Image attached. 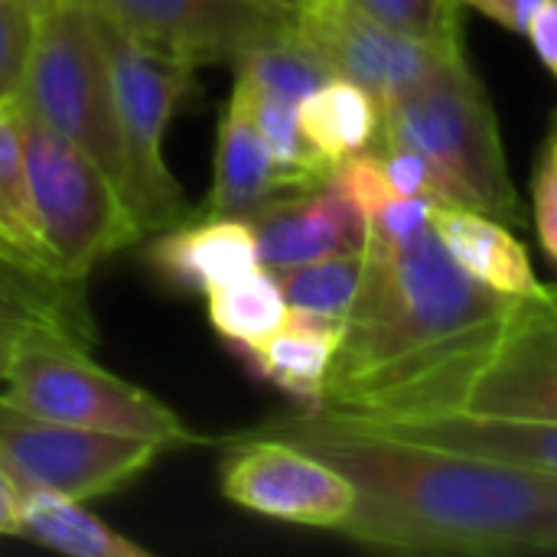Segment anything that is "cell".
<instances>
[{
  "instance_id": "1",
  "label": "cell",
  "mask_w": 557,
  "mask_h": 557,
  "mask_svg": "<svg viewBox=\"0 0 557 557\" xmlns=\"http://www.w3.org/2000/svg\"><path fill=\"white\" fill-rule=\"evenodd\" d=\"M284 437L356 486L339 529L388 552H557V476L490 457L414 444L339 418L304 411L261 428Z\"/></svg>"
},
{
  "instance_id": "2",
  "label": "cell",
  "mask_w": 557,
  "mask_h": 557,
  "mask_svg": "<svg viewBox=\"0 0 557 557\" xmlns=\"http://www.w3.org/2000/svg\"><path fill=\"white\" fill-rule=\"evenodd\" d=\"M509 300L457 264L434 222L395 248L366 245L362 290L346 317L320 411L366 418L392 392L480 339Z\"/></svg>"
},
{
  "instance_id": "3",
  "label": "cell",
  "mask_w": 557,
  "mask_h": 557,
  "mask_svg": "<svg viewBox=\"0 0 557 557\" xmlns=\"http://www.w3.org/2000/svg\"><path fill=\"white\" fill-rule=\"evenodd\" d=\"M476 414L557 424V287L512 297L503 317L356 421Z\"/></svg>"
},
{
  "instance_id": "4",
  "label": "cell",
  "mask_w": 557,
  "mask_h": 557,
  "mask_svg": "<svg viewBox=\"0 0 557 557\" xmlns=\"http://www.w3.org/2000/svg\"><path fill=\"white\" fill-rule=\"evenodd\" d=\"M372 147L418 150L441 180L447 206L519 222L496 114L467 55L450 59L414 91L385 104Z\"/></svg>"
},
{
  "instance_id": "5",
  "label": "cell",
  "mask_w": 557,
  "mask_h": 557,
  "mask_svg": "<svg viewBox=\"0 0 557 557\" xmlns=\"http://www.w3.org/2000/svg\"><path fill=\"white\" fill-rule=\"evenodd\" d=\"M16 101L85 150L127 199L108 55L98 16L88 3L52 0L36 10L33 46Z\"/></svg>"
},
{
  "instance_id": "6",
  "label": "cell",
  "mask_w": 557,
  "mask_h": 557,
  "mask_svg": "<svg viewBox=\"0 0 557 557\" xmlns=\"http://www.w3.org/2000/svg\"><path fill=\"white\" fill-rule=\"evenodd\" d=\"M23 157L46 264L65 281H85L108 255L144 238L114 180L69 137L20 104Z\"/></svg>"
},
{
  "instance_id": "7",
  "label": "cell",
  "mask_w": 557,
  "mask_h": 557,
  "mask_svg": "<svg viewBox=\"0 0 557 557\" xmlns=\"http://www.w3.org/2000/svg\"><path fill=\"white\" fill-rule=\"evenodd\" d=\"M3 382L0 398L36 418L153 441L163 450L199 441L160 398L111 375L85 346L52 333H20Z\"/></svg>"
},
{
  "instance_id": "8",
  "label": "cell",
  "mask_w": 557,
  "mask_h": 557,
  "mask_svg": "<svg viewBox=\"0 0 557 557\" xmlns=\"http://www.w3.org/2000/svg\"><path fill=\"white\" fill-rule=\"evenodd\" d=\"M95 16L108 55L114 121L127 170V206L137 215L140 232L150 235L186 215L183 186L163 160V137L176 104L193 88L196 65L147 46L101 13Z\"/></svg>"
},
{
  "instance_id": "9",
  "label": "cell",
  "mask_w": 557,
  "mask_h": 557,
  "mask_svg": "<svg viewBox=\"0 0 557 557\" xmlns=\"http://www.w3.org/2000/svg\"><path fill=\"white\" fill-rule=\"evenodd\" d=\"M160 450L153 441L36 418L0 398V467L20 493L52 490L82 503L98 499L127 486Z\"/></svg>"
},
{
  "instance_id": "10",
  "label": "cell",
  "mask_w": 557,
  "mask_h": 557,
  "mask_svg": "<svg viewBox=\"0 0 557 557\" xmlns=\"http://www.w3.org/2000/svg\"><path fill=\"white\" fill-rule=\"evenodd\" d=\"M219 476L238 509L294 525L339 532L356 509V486L336 467L274 434L235 441Z\"/></svg>"
},
{
  "instance_id": "11",
  "label": "cell",
  "mask_w": 557,
  "mask_h": 557,
  "mask_svg": "<svg viewBox=\"0 0 557 557\" xmlns=\"http://www.w3.org/2000/svg\"><path fill=\"white\" fill-rule=\"evenodd\" d=\"M104 20L189 65L238 62L300 16L261 0H82Z\"/></svg>"
},
{
  "instance_id": "12",
  "label": "cell",
  "mask_w": 557,
  "mask_h": 557,
  "mask_svg": "<svg viewBox=\"0 0 557 557\" xmlns=\"http://www.w3.org/2000/svg\"><path fill=\"white\" fill-rule=\"evenodd\" d=\"M300 29L323 49L336 75L362 85L382 108L414 91L441 65L463 55V46L447 49L405 36L349 0H317L300 13Z\"/></svg>"
},
{
  "instance_id": "13",
  "label": "cell",
  "mask_w": 557,
  "mask_h": 557,
  "mask_svg": "<svg viewBox=\"0 0 557 557\" xmlns=\"http://www.w3.org/2000/svg\"><path fill=\"white\" fill-rule=\"evenodd\" d=\"M264 271H284L343 251H362L369 228L356 206L330 183L274 196L248 215Z\"/></svg>"
},
{
  "instance_id": "14",
  "label": "cell",
  "mask_w": 557,
  "mask_h": 557,
  "mask_svg": "<svg viewBox=\"0 0 557 557\" xmlns=\"http://www.w3.org/2000/svg\"><path fill=\"white\" fill-rule=\"evenodd\" d=\"M150 271L176 290H212L261 271L258 238L248 219L206 215L170 225L147 248Z\"/></svg>"
},
{
  "instance_id": "15",
  "label": "cell",
  "mask_w": 557,
  "mask_h": 557,
  "mask_svg": "<svg viewBox=\"0 0 557 557\" xmlns=\"http://www.w3.org/2000/svg\"><path fill=\"white\" fill-rule=\"evenodd\" d=\"M343 336L346 320L287 310L284 323L274 333L258 343L235 346V352L255 379L274 385L304 411H320Z\"/></svg>"
},
{
  "instance_id": "16",
  "label": "cell",
  "mask_w": 557,
  "mask_h": 557,
  "mask_svg": "<svg viewBox=\"0 0 557 557\" xmlns=\"http://www.w3.org/2000/svg\"><path fill=\"white\" fill-rule=\"evenodd\" d=\"M359 424H369V428L385 431V434L401 437V441L463 450V454H476V457H490V460L512 463V467H522V470H539V473L557 476V424H552V421L434 414V418L359 421Z\"/></svg>"
},
{
  "instance_id": "17",
  "label": "cell",
  "mask_w": 557,
  "mask_h": 557,
  "mask_svg": "<svg viewBox=\"0 0 557 557\" xmlns=\"http://www.w3.org/2000/svg\"><path fill=\"white\" fill-rule=\"evenodd\" d=\"M277 193H284V183L255 124L248 91L242 82H235L225 101L222 121H219L215 176H212V193L206 199V209L209 215L248 219L258 206H264Z\"/></svg>"
},
{
  "instance_id": "18",
  "label": "cell",
  "mask_w": 557,
  "mask_h": 557,
  "mask_svg": "<svg viewBox=\"0 0 557 557\" xmlns=\"http://www.w3.org/2000/svg\"><path fill=\"white\" fill-rule=\"evenodd\" d=\"M0 326L16 333H52L85 349L95 339L82 281H65L7 245H0Z\"/></svg>"
},
{
  "instance_id": "19",
  "label": "cell",
  "mask_w": 557,
  "mask_h": 557,
  "mask_svg": "<svg viewBox=\"0 0 557 557\" xmlns=\"http://www.w3.org/2000/svg\"><path fill=\"white\" fill-rule=\"evenodd\" d=\"M434 232L457 264L473 274L480 284L503 297H522L539 287L525 245L509 235L499 219H490L473 209L447 206L434 212Z\"/></svg>"
},
{
  "instance_id": "20",
  "label": "cell",
  "mask_w": 557,
  "mask_h": 557,
  "mask_svg": "<svg viewBox=\"0 0 557 557\" xmlns=\"http://www.w3.org/2000/svg\"><path fill=\"white\" fill-rule=\"evenodd\" d=\"M16 535L72 557H150L147 548L91 516L82 499L52 490L20 493Z\"/></svg>"
},
{
  "instance_id": "21",
  "label": "cell",
  "mask_w": 557,
  "mask_h": 557,
  "mask_svg": "<svg viewBox=\"0 0 557 557\" xmlns=\"http://www.w3.org/2000/svg\"><path fill=\"white\" fill-rule=\"evenodd\" d=\"M307 144L333 166L349 153L369 150L379 137L382 104L356 82L333 75L297 104Z\"/></svg>"
},
{
  "instance_id": "22",
  "label": "cell",
  "mask_w": 557,
  "mask_h": 557,
  "mask_svg": "<svg viewBox=\"0 0 557 557\" xmlns=\"http://www.w3.org/2000/svg\"><path fill=\"white\" fill-rule=\"evenodd\" d=\"M336 75L323 49L300 29V20L258 46H251L235 62V78L261 95H274L284 101L300 104L307 95H313L320 85H326Z\"/></svg>"
},
{
  "instance_id": "23",
  "label": "cell",
  "mask_w": 557,
  "mask_h": 557,
  "mask_svg": "<svg viewBox=\"0 0 557 557\" xmlns=\"http://www.w3.org/2000/svg\"><path fill=\"white\" fill-rule=\"evenodd\" d=\"M287 300L271 271H255L232 284L206 290V313L212 330L235 349L264 339L287 317Z\"/></svg>"
},
{
  "instance_id": "24",
  "label": "cell",
  "mask_w": 557,
  "mask_h": 557,
  "mask_svg": "<svg viewBox=\"0 0 557 557\" xmlns=\"http://www.w3.org/2000/svg\"><path fill=\"white\" fill-rule=\"evenodd\" d=\"M0 245L20 251L29 261L46 264L36 215H33V199H29L23 131H20V101L16 98L0 101Z\"/></svg>"
},
{
  "instance_id": "25",
  "label": "cell",
  "mask_w": 557,
  "mask_h": 557,
  "mask_svg": "<svg viewBox=\"0 0 557 557\" xmlns=\"http://www.w3.org/2000/svg\"><path fill=\"white\" fill-rule=\"evenodd\" d=\"M281 284V294L290 310L317 313L346 320L366 277V248L362 251H343L320 261H307L297 268L271 271Z\"/></svg>"
},
{
  "instance_id": "26",
  "label": "cell",
  "mask_w": 557,
  "mask_h": 557,
  "mask_svg": "<svg viewBox=\"0 0 557 557\" xmlns=\"http://www.w3.org/2000/svg\"><path fill=\"white\" fill-rule=\"evenodd\" d=\"M238 82V78H235ZM245 85V82H242ZM248 101H251V114L255 124L268 144V153L277 166V176L284 183V189H313L323 186L330 176V163L307 144L300 121H297V104L274 98V95H261L255 88H248Z\"/></svg>"
},
{
  "instance_id": "27",
  "label": "cell",
  "mask_w": 557,
  "mask_h": 557,
  "mask_svg": "<svg viewBox=\"0 0 557 557\" xmlns=\"http://www.w3.org/2000/svg\"><path fill=\"white\" fill-rule=\"evenodd\" d=\"M366 16L414 36L421 42L457 49L460 39V0H349Z\"/></svg>"
},
{
  "instance_id": "28",
  "label": "cell",
  "mask_w": 557,
  "mask_h": 557,
  "mask_svg": "<svg viewBox=\"0 0 557 557\" xmlns=\"http://www.w3.org/2000/svg\"><path fill=\"white\" fill-rule=\"evenodd\" d=\"M33 0H0V101L16 98L33 46Z\"/></svg>"
},
{
  "instance_id": "29",
  "label": "cell",
  "mask_w": 557,
  "mask_h": 557,
  "mask_svg": "<svg viewBox=\"0 0 557 557\" xmlns=\"http://www.w3.org/2000/svg\"><path fill=\"white\" fill-rule=\"evenodd\" d=\"M437 206L421 196H392L372 219H369V238L366 245L395 248L408 238H414L421 228L434 222Z\"/></svg>"
},
{
  "instance_id": "30",
  "label": "cell",
  "mask_w": 557,
  "mask_h": 557,
  "mask_svg": "<svg viewBox=\"0 0 557 557\" xmlns=\"http://www.w3.org/2000/svg\"><path fill=\"white\" fill-rule=\"evenodd\" d=\"M375 153H379L382 170H385V176H388V183H392V189L398 196H421V199H431L437 209H447L441 180L434 176L431 163L418 150H408V147H375Z\"/></svg>"
},
{
  "instance_id": "31",
  "label": "cell",
  "mask_w": 557,
  "mask_h": 557,
  "mask_svg": "<svg viewBox=\"0 0 557 557\" xmlns=\"http://www.w3.org/2000/svg\"><path fill=\"white\" fill-rule=\"evenodd\" d=\"M535 225H539L542 248L557 264V166L548 150L535 173Z\"/></svg>"
},
{
  "instance_id": "32",
  "label": "cell",
  "mask_w": 557,
  "mask_h": 557,
  "mask_svg": "<svg viewBox=\"0 0 557 557\" xmlns=\"http://www.w3.org/2000/svg\"><path fill=\"white\" fill-rule=\"evenodd\" d=\"M525 36L532 39V49L539 52V59L552 69V75L557 78V0H545L535 10Z\"/></svg>"
},
{
  "instance_id": "33",
  "label": "cell",
  "mask_w": 557,
  "mask_h": 557,
  "mask_svg": "<svg viewBox=\"0 0 557 557\" xmlns=\"http://www.w3.org/2000/svg\"><path fill=\"white\" fill-rule=\"evenodd\" d=\"M460 3H467V7H473V10L493 16V20L503 23L506 29L525 36L529 20L535 16V10H539L545 0H460Z\"/></svg>"
},
{
  "instance_id": "34",
  "label": "cell",
  "mask_w": 557,
  "mask_h": 557,
  "mask_svg": "<svg viewBox=\"0 0 557 557\" xmlns=\"http://www.w3.org/2000/svg\"><path fill=\"white\" fill-rule=\"evenodd\" d=\"M16 512H20V490L10 473L0 467V535H16Z\"/></svg>"
},
{
  "instance_id": "35",
  "label": "cell",
  "mask_w": 557,
  "mask_h": 557,
  "mask_svg": "<svg viewBox=\"0 0 557 557\" xmlns=\"http://www.w3.org/2000/svg\"><path fill=\"white\" fill-rule=\"evenodd\" d=\"M16 330H7V326H0V382H3V375H7V366H10V356H13V346H16Z\"/></svg>"
},
{
  "instance_id": "36",
  "label": "cell",
  "mask_w": 557,
  "mask_h": 557,
  "mask_svg": "<svg viewBox=\"0 0 557 557\" xmlns=\"http://www.w3.org/2000/svg\"><path fill=\"white\" fill-rule=\"evenodd\" d=\"M261 3H271V7H281V10H287V13H304L307 7H313L317 0H261Z\"/></svg>"
},
{
  "instance_id": "37",
  "label": "cell",
  "mask_w": 557,
  "mask_h": 557,
  "mask_svg": "<svg viewBox=\"0 0 557 557\" xmlns=\"http://www.w3.org/2000/svg\"><path fill=\"white\" fill-rule=\"evenodd\" d=\"M548 153H552V160H555V166H557V137H552V144H548Z\"/></svg>"
},
{
  "instance_id": "38",
  "label": "cell",
  "mask_w": 557,
  "mask_h": 557,
  "mask_svg": "<svg viewBox=\"0 0 557 557\" xmlns=\"http://www.w3.org/2000/svg\"><path fill=\"white\" fill-rule=\"evenodd\" d=\"M46 3H52V0H33V7L39 10V7H46Z\"/></svg>"
}]
</instances>
